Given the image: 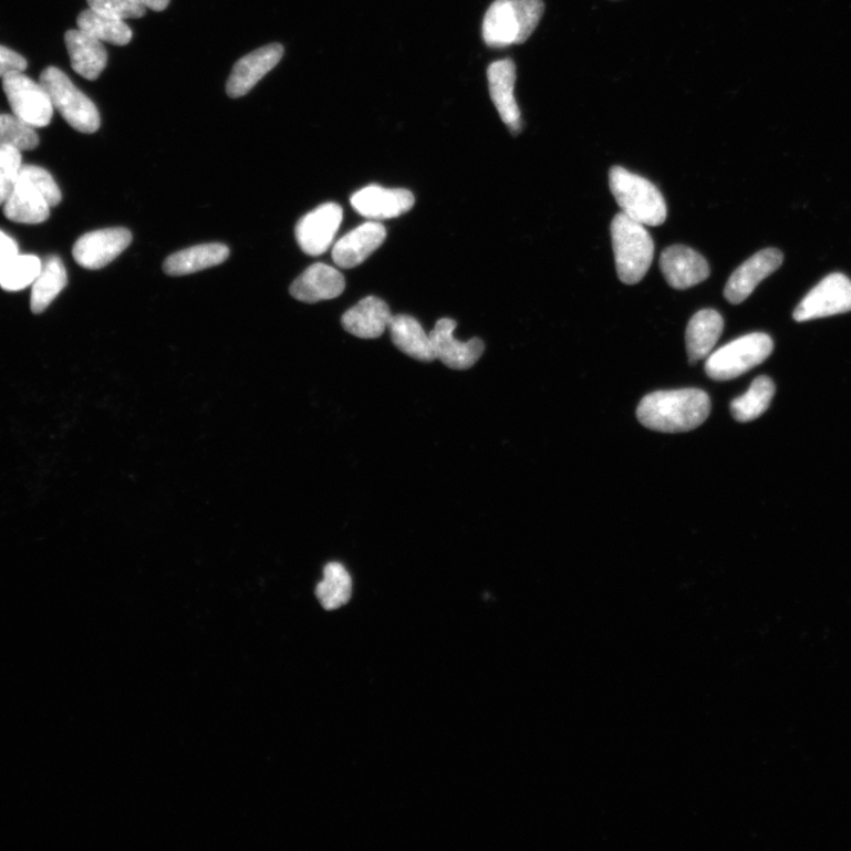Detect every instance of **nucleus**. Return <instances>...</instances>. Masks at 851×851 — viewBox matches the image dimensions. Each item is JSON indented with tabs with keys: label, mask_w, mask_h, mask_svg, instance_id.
<instances>
[{
	"label": "nucleus",
	"mask_w": 851,
	"mask_h": 851,
	"mask_svg": "<svg viewBox=\"0 0 851 851\" xmlns=\"http://www.w3.org/2000/svg\"><path fill=\"white\" fill-rule=\"evenodd\" d=\"M283 54V46L273 43L259 48L240 59L235 64L228 84H226L228 95L232 98L247 95L260 80L280 63Z\"/></svg>",
	"instance_id": "nucleus-13"
},
{
	"label": "nucleus",
	"mask_w": 851,
	"mask_h": 851,
	"mask_svg": "<svg viewBox=\"0 0 851 851\" xmlns=\"http://www.w3.org/2000/svg\"><path fill=\"white\" fill-rule=\"evenodd\" d=\"M28 62L15 51L0 45V79L15 72H24Z\"/></svg>",
	"instance_id": "nucleus-35"
},
{
	"label": "nucleus",
	"mask_w": 851,
	"mask_h": 851,
	"mask_svg": "<svg viewBox=\"0 0 851 851\" xmlns=\"http://www.w3.org/2000/svg\"><path fill=\"white\" fill-rule=\"evenodd\" d=\"M710 401L702 390L660 391L642 398L637 419L645 427L664 433L696 429L708 418Z\"/></svg>",
	"instance_id": "nucleus-1"
},
{
	"label": "nucleus",
	"mask_w": 851,
	"mask_h": 851,
	"mask_svg": "<svg viewBox=\"0 0 851 851\" xmlns=\"http://www.w3.org/2000/svg\"><path fill=\"white\" fill-rule=\"evenodd\" d=\"M132 233L124 228L104 229L83 235L73 249L79 266L89 270L107 267L132 242Z\"/></svg>",
	"instance_id": "nucleus-9"
},
{
	"label": "nucleus",
	"mask_w": 851,
	"mask_h": 851,
	"mask_svg": "<svg viewBox=\"0 0 851 851\" xmlns=\"http://www.w3.org/2000/svg\"><path fill=\"white\" fill-rule=\"evenodd\" d=\"M345 280L335 268L316 263L309 267L290 288L293 299L304 303L333 300L343 293Z\"/></svg>",
	"instance_id": "nucleus-17"
},
{
	"label": "nucleus",
	"mask_w": 851,
	"mask_h": 851,
	"mask_svg": "<svg viewBox=\"0 0 851 851\" xmlns=\"http://www.w3.org/2000/svg\"><path fill=\"white\" fill-rule=\"evenodd\" d=\"M388 328L397 350L422 362L437 360L429 334H426L422 324L414 318L408 315L393 316Z\"/></svg>",
	"instance_id": "nucleus-23"
},
{
	"label": "nucleus",
	"mask_w": 851,
	"mask_h": 851,
	"mask_svg": "<svg viewBox=\"0 0 851 851\" xmlns=\"http://www.w3.org/2000/svg\"><path fill=\"white\" fill-rule=\"evenodd\" d=\"M619 278L624 284H637L648 272L654 258V241L645 225L619 214L611 226Z\"/></svg>",
	"instance_id": "nucleus-3"
},
{
	"label": "nucleus",
	"mask_w": 851,
	"mask_h": 851,
	"mask_svg": "<svg viewBox=\"0 0 851 851\" xmlns=\"http://www.w3.org/2000/svg\"><path fill=\"white\" fill-rule=\"evenodd\" d=\"M517 73L512 60L494 62L488 69L490 95L502 123L517 134L522 129V116L515 98Z\"/></svg>",
	"instance_id": "nucleus-16"
},
{
	"label": "nucleus",
	"mask_w": 851,
	"mask_h": 851,
	"mask_svg": "<svg viewBox=\"0 0 851 851\" xmlns=\"http://www.w3.org/2000/svg\"><path fill=\"white\" fill-rule=\"evenodd\" d=\"M482 38L492 48L517 44L518 24L511 0H496L485 14Z\"/></svg>",
	"instance_id": "nucleus-24"
},
{
	"label": "nucleus",
	"mask_w": 851,
	"mask_h": 851,
	"mask_svg": "<svg viewBox=\"0 0 851 851\" xmlns=\"http://www.w3.org/2000/svg\"><path fill=\"white\" fill-rule=\"evenodd\" d=\"M230 256V249L219 242L189 248L169 256L164 263L168 276H185L217 267Z\"/></svg>",
	"instance_id": "nucleus-22"
},
{
	"label": "nucleus",
	"mask_w": 851,
	"mask_h": 851,
	"mask_svg": "<svg viewBox=\"0 0 851 851\" xmlns=\"http://www.w3.org/2000/svg\"><path fill=\"white\" fill-rule=\"evenodd\" d=\"M723 330V316L714 309L700 310L691 319L686 330V349L691 364L709 356Z\"/></svg>",
	"instance_id": "nucleus-20"
},
{
	"label": "nucleus",
	"mask_w": 851,
	"mask_h": 851,
	"mask_svg": "<svg viewBox=\"0 0 851 851\" xmlns=\"http://www.w3.org/2000/svg\"><path fill=\"white\" fill-rule=\"evenodd\" d=\"M456 328L457 322L450 319L437 322L429 333L434 354L450 370H470L484 354L485 344L480 339L458 341L454 335Z\"/></svg>",
	"instance_id": "nucleus-10"
},
{
	"label": "nucleus",
	"mask_w": 851,
	"mask_h": 851,
	"mask_svg": "<svg viewBox=\"0 0 851 851\" xmlns=\"http://www.w3.org/2000/svg\"><path fill=\"white\" fill-rule=\"evenodd\" d=\"M66 282L68 276L62 259L59 256L49 257L37 281L32 284L31 311L33 314H42L66 287Z\"/></svg>",
	"instance_id": "nucleus-25"
},
{
	"label": "nucleus",
	"mask_w": 851,
	"mask_h": 851,
	"mask_svg": "<svg viewBox=\"0 0 851 851\" xmlns=\"http://www.w3.org/2000/svg\"><path fill=\"white\" fill-rule=\"evenodd\" d=\"M40 144L37 128L25 124L14 114H0V145L14 147L21 152L32 151Z\"/></svg>",
	"instance_id": "nucleus-30"
},
{
	"label": "nucleus",
	"mask_w": 851,
	"mask_h": 851,
	"mask_svg": "<svg viewBox=\"0 0 851 851\" xmlns=\"http://www.w3.org/2000/svg\"><path fill=\"white\" fill-rule=\"evenodd\" d=\"M351 203L354 210L371 220L401 217L412 210L414 195L405 188H385L370 185L356 193Z\"/></svg>",
	"instance_id": "nucleus-12"
},
{
	"label": "nucleus",
	"mask_w": 851,
	"mask_h": 851,
	"mask_svg": "<svg viewBox=\"0 0 851 851\" xmlns=\"http://www.w3.org/2000/svg\"><path fill=\"white\" fill-rule=\"evenodd\" d=\"M774 351L768 334L753 333L722 346L707 357L705 370L716 381L734 380L766 361Z\"/></svg>",
	"instance_id": "nucleus-5"
},
{
	"label": "nucleus",
	"mask_w": 851,
	"mask_h": 851,
	"mask_svg": "<svg viewBox=\"0 0 851 851\" xmlns=\"http://www.w3.org/2000/svg\"><path fill=\"white\" fill-rule=\"evenodd\" d=\"M387 238L384 225L369 221L343 236L333 249V259L342 269H353L369 259Z\"/></svg>",
	"instance_id": "nucleus-15"
},
{
	"label": "nucleus",
	"mask_w": 851,
	"mask_h": 851,
	"mask_svg": "<svg viewBox=\"0 0 851 851\" xmlns=\"http://www.w3.org/2000/svg\"><path fill=\"white\" fill-rule=\"evenodd\" d=\"M90 9L117 20L141 19L147 12L143 0H86Z\"/></svg>",
	"instance_id": "nucleus-33"
},
{
	"label": "nucleus",
	"mask_w": 851,
	"mask_h": 851,
	"mask_svg": "<svg viewBox=\"0 0 851 851\" xmlns=\"http://www.w3.org/2000/svg\"><path fill=\"white\" fill-rule=\"evenodd\" d=\"M343 220V208L336 203H326L305 215L297 225L294 235L301 250L318 257L332 247Z\"/></svg>",
	"instance_id": "nucleus-8"
},
{
	"label": "nucleus",
	"mask_w": 851,
	"mask_h": 851,
	"mask_svg": "<svg viewBox=\"0 0 851 851\" xmlns=\"http://www.w3.org/2000/svg\"><path fill=\"white\" fill-rule=\"evenodd\" d=\"M3 206L8 219L30 225L45 221L51 208L38 188L19 178Z\"/></svg>",
	"instance_id": "nucleus-21"
},
{
	"label": "nucleus",
	"mask_w": 851,
	"mask_h": 851,
	"mask_svg": "<svg viewBox=\"0 0 851 851\" xmlns=\"http://www.w3.org/2000/svg\"><path fill=\"white\" fill-rule=\"evenodd\" d=\"M41 259L33 255L15 256L0 268V288L7 291H20L32 286L42 270Z\"/></svg>",
	"instance_id": "nucleus-29"
},
{
	"label": "nucleus",
	"mask_w": 851,
	"mask_h": 851,
	"mask_svg": "<svg viewBox=\"0 0 851 851\" xmlns=\"http://www.w3.org/2000/svg\"><path fill=\"white\" fill-rule=\"evenodd\" d=\"M20 255L19 246L14 239L0 231V268L7 266L10 260Z\"/></svg>",
	"instance_id": "nucleus-36"
},
{
	"label": "nucleus",
	"mask_w": 851,
	"mask_h": 851,
	"mask_svg": "<svg viewBox=\"0 0 851 851\" xmlns=\"http://www.w3.org/2000/svg\"><path fill=\"white\" fill-rule=\"evenodd\" d=\"M353 582L349 570L339 562L328 563L323 580L316 588V596L325 611H336L350 602Z\"/></svg>",
	"instance_id": "nucleus-27"
},
{
	"label": "nucleus",
	"mask_w": 851,
	"mask_h": 851,
	"mask_svg": "<svg viewBox=\"0 0 851 851\" xmlns=\"http://www.w3.org/2000/svg\"><path fill=\"white\" fill-rule=\"evenodd\" d=\"M64 41L74 72L85 80H97L106 69L108 60L102 42L80 29L69 30Z\"/></svg>",
	"instance_id": "nucleus-19"
},
{
	"label": "nucleus",
	"mask_w": 851,
	"mask_h": 851,
	"mask_svg": "<svg viewBox=\"0 0 851 851\" xmlns=\"http://www.w3.org/2000/svg\"><path fill=\"white\" fill-rule=\"evenodd\" d=\"M610 186L622 214L645 226L663 225L667 218L666 201L650 180L626 168L614 166L610 170Z\"/></svg>",
	"instance_id": "nucleus-2"
},
{
	"label": "nucleus",
	"mask_w": 851,
	"mask_h": 851,
	"mask_svg": "<svg viewBox=\"0 0 851 851\" xmlns=\"http://www.w3.org/2000/svg\"><path fill=\"white\" fill-rule=\"evenodd\" d=\"M3 90L12 113L33 128H43L51 123L54 106L41 83H37L23 72L8 74L3 79Z\"/></svg>",
	"instance_id": "nucleus-6"
},
{
	"label": "nucleus",
	"mask_w": 851,
	"mask_h": 851,
	"mask_svg": "<svg viewBox=\"0 0 851 851\" xmlns=\"http://www.w3.org/2000/svg\"><path fill=\"white\" fill-rule=\"evenodd\" d=\"M660 269L667 283L677 290L700 284L709 277L707 260L697 251L684 246L667 248L660 258Z\"/></svg>",
	"instance_id": "nucleus-14"
},
{
	"label": "nucleus",
	"mask_w": 851,
	"mask_h": 851,
	"mask_svg": "<svg viewBox=\"0 0 851 851\" xmlns=\"http://www.w3.org/2000/svg\"><path fill=\"white\" fill-rule=\"evenodd\" d=\"M783 253L777 249H766L754 255L729 277L724 290L725 299L733 304L743 303L761 281L783 264Z\"/></svg>",
	"instance_id": "nucleus-11"
},
{
	"label": "nucleus",
	"mask_w": 851,
	"mask_h": 851,
	"mask_svg": "<svg viewBox=\"0 0 851 851\" xmlns=\"http://www.w3.org/2000/svg\"><path fill=\"white\" fill-rule=\"evenodd\" d=\"M851 311V281L843 273H831L809 291L793 311L797 322L829 318Z\"/></svg>",
	"instance_id": "nucleus-7"
},
{
	"label": "nucleus",
	"mask_w": 851,
	"mask_h": 851,
	"mask_svg": "<svg viewBox=\"0 0 851 851\" xmlns=\"http://www.w3.org/2000/svg\"><path fill=\"white\" fill-rule=\"evenodd\" d=\"M77 27L100 42L117 46L127 45L133 38V32L125 21L113 19V17L98 13L92 9L80 13Z\"/></svg>",
	"instance_id": "nucleus-26"
},
{
	"label": "nucleus",
	"mask_w": 851,
	"mask_h": 851,
	"mask_svg": "<svg viewBox=\"0 0 851 851\" xmlns=\"http://www.w3.org/2000/svg\"><path fill=\"white\" fill-rule=\"evenodd\" d=\"M393 315L385 301L369 297L342 316V325L360 339H377L386 332Z\"/></svg>",
	"instance_id": "nucleus-18"
},
{
	"label": "nucleus",
	"mask_w": 851,
	"mask_h": 851,
	"mask_svg": "<svg viewBox=\"0 0 851 851\" xmlns=\"http://www.w3.org/2000/svg\"><path fill=\"white\" fill-rule=\"evenodd\" d=\"M776 393L774 381L768 376L754 380L750 388L731 403V413L739 423H749L766 413Z\"/></svg>",
	"instance_id": "nucleus-28"
},
{
	"label": "nucleus",
	"mask_w": 851,
	"mask_h": 851,
	"mask_svg": "<svg viewBox=\"0 0 851 851\" xmlns=\"http://www.w3.org/2000/svg\"><path fill=\"white\" fill-rule=\"evenodd\" d=\"M19 179L38 188L51 207L58 206L62 200L61 189L51 177L50 173L39 166H22Z\"/></svg>",
	"instance_id": "nucleus-34"
},
{
	"label": "nucleus",
	"mask_w": 851,
	"mask_h": 851,
	"mask_svg": "<svg viewBox=\"0 0 851 851\" xmlns=\"http://www.w3.org/2000/svg\"><path fill=\"white\" fill-rule=\"evenodd\" d=\"M143 2L147 9L156 12L164 11L169 4V0H143Z\"/></svg>",
	"instance_id": "nucleus-37"
},
{
	"label": "nucleus",
	"mask_w": 851,
	"mask_h": 851,
	"mask_svg": "<svg viewBox=\"0 0 851 851\" xmlns=\"http://www.w3.org/2000/svg\"><path fill=\"white\" fill-rule=\"evenodd\" d=\"M21 151L0 145V205L9 198L22 168Z\"/></svg>",
	"instance_id": "nucleus-32"
},
{
	"label": "nucleus",
	"mask_w": 851,
	"mask_h": 851,
	"mask_svg": "<svg viewBox=\"0 0 851 851\" xmlns=\"http://www.w3.org/2000/svg\"><path fill=\"white\" fill-rule=\"evenodd\" d=\"M40 83L46 91L52 106L62 115L66 124L85 134L98 131L101 117L95 103L83 94L59 68H46L40 77Z\"/></svg>",
	"instance_id": "nucleus-4"
},
{
	"label": "nucleus",
	"mask_w": 851,
	"mask_h": 851,
	"mask_svg": "<svg viewBox=\"0 0 851 851\" xmlns=\"http://www.w3.org/2000/svg\"><path fill=\"white\" fill-rule=\"evenodd\" d=\"M517 24V44H522L530 39L533 31L540 24L546 6L543 0H511Z\"/></svg>",
	"instance_id": "nucleus-31"
}]
</instances>
